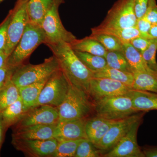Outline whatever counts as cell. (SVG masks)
Segmentation results:
<instances>
[{
  "label": "cell",
  "instance_id": "1",
  "mask_svg": "<svg viewBox=\"0 0 157 157\" xmlns=\"http://www.w3.org/2000/svg\"><path fill=\"white\" fill-rule=\"evenodd\" d=\"M45 45L56 58L60 68L70 84L89 94L90 81L93 78V72L78 59L70 44L59 42Z\"/></svg>",
  "mask_w": 157,
  "mask_h": 157
},
{
  "label": "cell",
  "instance_id": "2",
  "mask_svg": "<svg viewBox=\"0 0 157 157\" xmlns=\"http://www.w3.org/2000/svg\"><path fill=\"white\" fill-rule=\"evenodd\" d=\"M57 109L59 121L87 119L94 110V104L87 92L70 84L67 97Z\"/></svg>",
  "mask_w": 157,
  "mask_h": 157
},
{
  "label": "cell",
  "instance_id": "3",
  "mask_svg": "<svg viewBox=\"0 0 157 157\" xmlns=\"http://www.w3.org/2000/svg\"><path fill=\"white\" fill-rule=\"evenodd\" d=\"M45 42V36L40 26L29 23L21 39L7 59L6 65L16 69L24 63L38 47Z\"/></svg>",
  "mask_w": 157,
  "mask_h": 157
},
{
  "label": "cell",
  "instance_id": "4",
  "mask_svg": "<svg viewBox=\"0 0 157 157\" xmlns=\"http://www.w3.org/2000/svg\"><path fill=\"white\" fill-rule=\"evenodd\" d=\"M60 69L58 62L52 56L39 64H24L19 66L13 72L11 80L19 88L48 78Z\"/></svg>",
  "mask_w": 157,
  "mask_h": 157
},
{
  "label": "cell",
  "instance_id": "5",
  "mask_svg": "<svg viewBox=\"0 0 157 157\" xmlns=\"http://www.w3.org/2000/svg\"><path fill=\"white\" fill-rule=\"evenodd\" d=\"M64 3V0H54L40 25L45 36V45L59 42L70 44L77 39L72 33L65 29L61 20L59 8Z\"/></svg>",
  "mask_w": 157,
  "mask_h": 157
},
{
  "label": "cell",
  "instance_id": "6",
  "mask_svg": "<svg viewBox=\"0 0 157 157\" xmlns=\"http://www.w3.org/2000/svg\"><path fill=\"white\" fill-rule=\"evenodd\" d=\"M96 115L117 121L140 112L135 109L128 95L108 97L94 102Z\"/></svg>",
  "mask_w": 157,
  "mask_h": 157
},
{
  "label": "cell",
  "instance_id": "7",
  "mask_svg": "<svg viewBox=\"0 0 157 157\" xmlns=\"http://www.w3.org/2000/svg\"><path fill=\"white\" fill-rule=\"evenodd\" d=\"M70 86L61 70H57L48 78L33 107L38 105L59 107L67 97Z\"/></svg>",
  "mask_w": 157,
  "mask_h": 157
},
{
  "label": "cell",
  "instance_id": "8",
  "mask_svg": "<svg viewBox=\"0 0 157 157\" xmlns=\"http://www.w3.org/2000/svg\"><path fill=\"white\" fill-rule=\"evenodd\" d=\"M137 18L135 0H118L108 12L98 29H124L136 26Z\"/></svg>",
  "mask_w": 157,
  "mask_h": 157
},
{
  "label": "cell",
  "instance_id": "9",
  "mask_svg": "<svg viewBox=\"0 0 157 157\" xmlns=\"http://www.w3.org/2000/svg\"><path fill=\"white\" fill-rule=\"evenodd\" d=\"M28 1L17 0L12 9V16L8 28V39L5 51L8 57L14 50L30 22L26 8Z\"/></svg>",
  "mask_w": 157,
  "mask_h": 157
},
{
  "label": "cell",
  "instance_id": "10",
  "mask_svg": "<svg viewBox=\"0 0 157 157\" xmlns=\"http://www.w3.org/2000/svg\"><path fill=\"white\" fill-rule=\"evenodd\" d=\"M145 112L137 113L117 121L96 147L102 155L111 150L127 135L135 122L143 117Z\"/></svg>",
  "mask_w": 157,
  "mask_h": 157
},
{
  "label": "cell",
  "instance_id": "11",
  "mask_svg": "<svg viewBox=\"0 0 157 157\" xmlns=\"http://www.w3.org/2000/svg\"><path fill=\"white\" fill-rule=\"evenodd\" d=\"M132 89L131 86L110 78L93 77L90 81L89 94L94 102L108 97L128 95Z\"/></svg>",
  "mask_w": 157,
  "mask_h": 157
},
{
  "label": "cell",
  "instance_id": "12",
  "mask_svg": "<svg viewBox=\"0 0 157 157\" xmlns=\"http://www.w3.org/2000/svg\"><path fill=\"white\" fill-rule=\"evenodd\" d=\"M59 121V113L56 107L38 105L24 112L14 124V129L35 125L53 124L58 123Z\"/></svg>",
  "mask_w": 157,
  "mask_h": 157
},
{
  "label": "cell",
  "instance_id": "13",
  "mask_svg": "<svg viewBox=\"0 0 157 157\" xmlns=\"http://www.w3.org/2000/svg\"><path fill=\"white\" fill-rule=\"evenodd\" d=\"M58 143L55 138L47 140L12 138V144L16 149L29 157H52Z\"/></svg>",
  "mask_w": 157,
  "mask_h": 157
},
{
  "label": "cell",
  "instance_id": "14",
  "mask_svg": "<svg viewBox=\"0 0 157 157\" xmlns=\"http://www.w3.org/2000/svg\"><path fill=\"white\" fill-rule=\"evenodd\" d=\"M143 118L135 122L129 132L104 157H145L137 142V133Z\"/></svg>",
  "mask_w": 157,
  "mask_h": 157
},
{
  "label": "cell",
  "instance_id": "15",
  "mask_svg": "<svg viewBox=\"0 0 157 157\" xmlns=\"http://www.w3.org/2000/svg\"><path fill=\"white\" fill-rule=\"evenodd\" d=\"M87 119L59 121L56 128L54 138L58 141L87 139L85 129Z\"/></svg>",
  "mask_w": 157,
  "mask_h": 157
},
{
  "label": "cell",
  "instance_id": "16",
  "mask_svg": "<svg viewBox=\"0 0 157 157\" xmlns=\"http://www.w3.org/2000/svg\"><path fill=\"white\" fill-rule=\"evenodd\" d=\"M57 124L35 125L14 128L12 138L36 140H47L54 138Z\"/></svg>",
  "mask_w": 157,
  "mask_h": 157
},
{
  "label": "cell",
  "instance_id": "17",
  "mask_svg": "<svg viewBox=\"0 0 157 157\" xmlns=\"http://www.w3.org/2000/svg\"><path fill=\"white\" fill-rule=\"evenodd\" d=\"M116 121L110 120L97 116L95 117L88 118L85 127L87 139L95 146Z\"/></svg>",
  "mask_w": 157,
  "mask_h": 157
},
{
  "label": "cell",
  "instance_id": "18",
  "mask_svg": "<svg viewBox=\"0 0 157 157\" xmlns=\"http://www.w3.org/2000/svg\"><path fill=\"white\" fill-rule=\"evenodd\" d=\"M128 95L132 99L134 108L138 112L157 110V93L132 89Z\"/></svg>",
  "mask_w": 157,
  "mask_h": 157
},
{
  "label": "cell",
  "instance_id": "19",
  "mask_svg": "<svg viewBox=\"0 0 157 157\" xmlns=\"http://www.w3.org/2000/svg\"><path fill=\"white\" fill-rule=\"evenodd\" d=\"M48 78L18 88L19 97L22 100L25 112L34 107Z\"/></svg>",
  "mask_w": 157,
  "mask_h": 157
},
{
  "label": "cell",
  "instance_id": "20",
  "mask_svg": "<svg viewBox=\"0 0 157 157\" xmlns=\"http://www.w3.org/2000/svg\"><path fill=\"white\" fill-rule=\"evenodd\" d=\"M122 52L125 57L133 74L137 72H157L149 67L144 60L141 53L130 43L123 44Z\"/></svg>",
  "mask_w": 157,
  "mask_h": 157
},
{
  "label": "cell",
  "instance_id": "21",
  "mask_svg": "<svg viewBox=\"0 0 157 157\" xmlns=\"http://www.w3.org/2000/svg\"><path fill=\"white\" fill-rule=\"evenodd\" d=\"M54 0H29L27 11L30 22L39 26Z\"/></svg>",
  "mask_w": 157,
  "mask_h": 157
},
{
  "label": "cell",
  "instance_id": "22",
  "mask_svg": "<svg viewBox=\"0 0 157 157\" xmlns=\"http://www.w3.org/2000/svg\"><path fill=\"white\" fill-rule=\"evenodd\" d=\"M70 44L73 50L86 52L104 57L107 52V51L100 42L90 36L83 39H76Z\"/></svg>",
  "mask_w": 157,
  "mask_h": 157
},
{
  "label": "cell",
  "instance_id": "23",
  "mask_svg": "<svg viewBox=\"0 0 157 157\" xmlns=\"http://www.w3.org/2000/svg\"><path fill=\"white\" fill-rule=\"evenodd\" d=\"M25 112L21 98L19 97L17 101L0 112V116L5 128L15 124Z\"/></svg>",
  "mask_w": 157,
  "mask_h": 157
},
{
  "label": "cell",
  "instance_id": "24",
  "mask_svg": "<svg viewBox=\"0 0 157 157\" xmlns=\"http://www.w3.org/2000/svg\"><path fill=\"white\" fill-rule=\"evenodd\" d=\"M133 74V89L157 93V72H137Z\"/></svg>",
  "mask_w": 157,
  "mask_h": 157
},
{
  "label": "cell",
  "instance_id": "25",
  "mask_svg": "<svg viewBox=\"0 0 157 157\" xmlns=\"http://www.w3.org/2000/svg\"><path fill=\"white\" fill-rule=\"evenodd\" d=\"M93 77L106 78L120 82L132 88L134 83L133 73L124 72L107 67L95 72H93Z\"/></svg>",
  "mask_w": 157,
  "mask_h": 157
},
{
  "label": "cell",
  "instance_id": "26",
  "mask_svg": "<svg viewBox=\"0 0 157 157\" xmlns=\"http://www.w3.org/2000/svg\"><path fill=\"white\" fill-rule=\"evenodd\" d=\"M91 33H104L113 35L117 38L123 44L130 43L131 40L136 37L141 36L136 27L124 29H91Z\"/></svg>",
  "mask_w": 157,
  "mask_h": 157
},
{
  "label": "cell",
  "instance_id": "27",
  "mask_svg": "<svg viewBox=\"0 0 157 157\" xmlns=\"http://www.w3.org/2000/svg\"><path fill=\"white\" fill-rule=\"evenodd\" d=\"M11 78L0 88V112L13 104L19 98L18 87Z\"/></svg>",
  "mask_w": 157,
  "mask_h": 157
},
{
  "label": "cell",
  "instance_id": "28",
  "mask_svg": "<svg viewBox=\"0 0 157 157\" xmlns=\"http://www.w3.org/2000/svg\"><path fill=\"white\" fill-rule=\"evenodd\" d=\"M74 51L83 64L92 72H97L107 66V61L104 57L77 51Z\"/></svg>",
  "mask_w": 157,
  "mask_h": 157
},
{
  "label": "cell",
  "instance_id": "29",
  "mask_svg": "<svg viewBox=\"0 0 157 157\" xmlns=\"http://www.w3.org/2000/svg\"><path fill=\"white\" fill-rule=\"evenodd\" d=\"M107 67L132 73V70L122 51H107L105 57Z\"/></svg>",
  "mask_w": 157,
  "mask_h": 157
},
{
  "label": "cell",
  "instance_id": "30",
  "mask_svg": "<svg viewBox=\"0 0 157 157\" xmlns=\"http://www.w3.org/2000/svg\"><path fill=\"white\" fill-rule=\"evenodd\" d=\"M90 36L100 42L107 51H122L123 44L116 37L104 33H91Z\"/></svg>",
  "mask_w": 157,
  "mask_h": 157
},
{
  "label": "cell",
  "instance_id": "31",
  "mask_svg": "<svg viewBox=\"0 0 157 157\" xmlns=\"http://www.w3.org/2000/svg\"><path fill=\"white\" fill-rule=\"evenodd\" d=\"M82 139L59 141L52 157H74L78 144Z\"/></svg>",
  "mask_w": 157,
  "mask_h": 157
},
{
  "label": "cell",
  "instance_id": "32",
  "mask_svg": "<svg viewBox=\"0 0 157 157\" xmlns=\"http://www.w3.org/2000/svg\"><path fill=\"white\" fill-rule=\"evenodd\" d=\"M102 154L88 139H83L78 144L74 157H100Z\"/></svg>",
  "mask_w": 157,
  "mask_h": 157
},
{
  "label": "cell",
  "instance_id": "33",
  "mask_svg": "<svg viewBox=\"0 0 157 157\" xmlns=\"http://www.w3.org/2000/svg\"><path fill=\"white\" fill-rule=\"evenodd\" d=\"M157 51V39H151L147 48L141 53L142 57L147 66L153 71L157 72L156 56Z\"/></svg>",
  "mask_w": 157,
  "mask_h": 157
},
{
  "label": "cell",
  "instance_id": "34",
  "mask_svg": "<svg viewBox=\"0 0 157 157\" xmlns=\"http://www.w3.org/2000/svg\"><path fill=\"white\" fill-rule=\"evenodd\" d=\"M12 14L11 9L2 22L0 24V52H5L6 49L8 39V28Z\"/></svg>",
  "mask_w": 157,
  "mask_h": 157
},
{
  "label": "cell",
  "instance_id": "35",
  "mask_svg": "<svg viewBox=\"0 0 157 157\" xmlns=\"http://www.w3.org/2000/svg\"><path fill=\"white\" fill-rule=\"evenodd\" d=\"M152 24L145 17L137 19L136 27L140 32L141 37L151 39L149 36V32Z\"/></svg>",
  "mask_w": 157,
  "mask_h": 157
},
{
  "label": "cell",
  "instance_id": "36",
  "mask_svg": "<svg viewBox=\"0 0 157 157\" xmlns=\"http://www.w3.org/2000/svg\"><path fill=\"white\" fill-rule=\"evenodd\" d=\"M151 0H135V10L137 19L144 17Z\"/></svg>",
  "mask_w": 157,
  "mask_h": 157
},
{
  "label": "cell",
  "instance_id": "37",
  "mask_svg": "<svg viewBox=\"0 0 157 157\" xmlns=\"http://www.w3.org/2000/svg\"><path fill=\"white\" fill-rule=\"evenodd\" d=\"M151 40V39L139 36L132 39L130 43L139 52L142 53L148 47Z\"/></svg>",
  "mask_w": 157,
  "mask_h": 157
},
{
  "label": "cell",
  "instance_id": "38",
  "mask_svg": "<svg viewBox=\"0 0 157 157\" xmlns=\"http://www.w3.org/2000/svg\"><path fill=\"white\" fill-rule=\"evenodd\" d=\"M15 70L6 64L0 69V88L6 83L9 78H11Z\"/></svg>",
  "mask_w": 157,
  "mask_h": 157
},
{
  "label": "cell",
  "instance_id": "39",
  "mask_svg": "<svg viewBox=\"0 0 157 157\" xmlns=\"http://www.w3.org/2000/svg\"><path fill=\"white\" fill-rule=\"evenodd\" d=\"M152 25L157 24V5L155 3L149 7L144 16Z\"/></svg>",
  "mask_w": 157,
  "mask_h": 157
},
{
  "label": "cell",
  "instance_id": "40",
  "mask_svg": "<svg viewBox=\"0 0 157 157\" xmlns=\"http://www.w3.org/2000/svg\"><path fill=\"white\" fill-rule=\"evenodd\" d=\"M142 151L145 157H157V147H144Z\"/></svg>",
  "mask_w": 157,
  "mask_h": 157
},
{
  "label": "cell",
  "instance_id": "41",
  "mask_svg": "<svg viewBox=\"0 0 157 157\" xmlns=\"http://www.w3.org/2000/svg\"><path fill=\"white\" fill-rule=\"evenodd\" d=\"M148 34L151 39H157V24L152 25Z\"/></svg>",
  "mask_w": 157,
  "mask_h": 157
},
{
  "label": "cell",
  "instance_id": "42",
  "mask_svg": "<svg viewBox=\"0 0 157 157\" xmlns=\"http://www.w3.org/2000/svg\"><path fill=\"white\" fill-rule=\"evenodd\" d=\"M8 58L5 52H0V69L6 65Z\"/></svg>",
  "mask_w": 157,
  "mask_h": 157
},
{
  "label": "cell",
  "instance_id": "43",
  "mask_svg": "<svg viewBox=\"0 0 157 157\" xmlns=\"http://www.w3.org/2000/svg\"><path fill=\"white\" fill-rule=\"evenodd\" d=\"M6 130L4 125H3L1 116H0V150H1V147H2V144L3 143L4 132Z\"/></svg>",
  "mask_w": 157,
  "mask_h": 157
},
{
  "label": "cell",
  "instance_id": "44",
  "mask_svg": "<svg viewBox=\"0 0 157 157\" xmlns=\"http://www.w3.org/2000/svg\"><path fill=\"white\" fill-rule=\"evenodd\" d=\"M4 0H0V3H2Z\"/></svg>",
  "mask_w": 157,
  "mask_h": 157
}]
</instances>
